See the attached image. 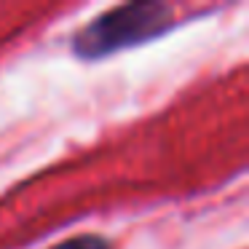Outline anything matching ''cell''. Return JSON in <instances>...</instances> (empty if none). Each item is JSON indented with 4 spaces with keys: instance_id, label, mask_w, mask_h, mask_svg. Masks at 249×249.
<instances>
[{
    "instance_id": "1",
    "label": "cell",
    "mask_w": 249,
    "mask_h": 249,
    "mask_svg": "<svg viewBox=\"0 0 249 249\" xmlns=\"http://www.w3.org/2000/svg\"><path fill=\"white\" fill-rule=\"evenodd\" d=\"M177 24L174 11L166 3L145 0V3H124L94 17L72 35V54L83 62H97L145 46L166 35Z\"/></svg>"
},
{
    "instance_id": "2",
    "label": "cell",
    "mask_w": 249,
    "mask_h": 249,
    "mask_svg": "<svg viewBox=\"0 0 249 249\" xmlns=\"http://www.w3.org/2000/svg\"><path fill=\"white\" fill-rule=\"evenodd\" d=\"M49 249H110V241L102 236H94V233H83V236L65 238V241L54 244Z\"/></svg>"
}]
</instances>
